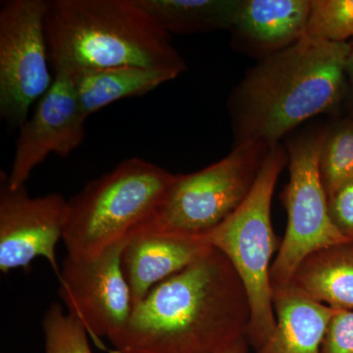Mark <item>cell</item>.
Masks as SVG:
<instances>
[{"mask_svg":"<svg viewBox=\"0 0 353 353\" xmlns=\"http://www.w3.org/2000/svg\"><path fill=\"white\" fill-rule=\"evenodd\" d=\"M212 248L201 238L134 230L121 257L134 307L158 284L187 268Z\"/></svg>","mask_w":353,"mask_h":353,"instance_id":"obj_13","label":"cell"},{"mask_svg":"<svg viewBox=\"0 0 353 353\" xmlns=\"http://www.w3.org/2000/svg\"><path fill=\"white\" fill-rule=\"evenodd\" d=\"M41 326L46 353H92L88 333L76 318L53 303L44 312Z\"/></svg>","mask_w":353,"mask_h":353,"instance_id":"obj_19","label":"cell"},{"mask_svg":"<svg viewBox=\"0 0 353 353\" xmlns=\"http://www.w3.org/2000/svg\"><path fill=\"white\" fill-rule=\"evenodd\" d=\"M326 129H311L290 139L287 146L290 181L282 199L287 230L271 267V285H290L297 267L311 253L350 243L334 225L319 171Z\"/></svg>","mask_w":353,"mask_h":353,"instance_id":"obj_7","label":"cell"},{"mask_svg":"<svg viewBox=\"0 0 353 353\" xmlns=\"http://www.w3.org/2000/svg\"><path fill=\"white\" fill-rule=\"evenodd\" d=\"M126 240L116 243L94 259L66 255L58 276V294L68 309L87 330L94 345L108 350V341L126 328L134 304L123 271L121 257Z\"/></svg>","mask_w":353,"mask_h":353,"instance_id":"obj_9","label":"cell"},{"mask_svg":"<svg viewBox=\"0 0 353 353\" xmlns=\"http://www.w3.org/2000/svg\"><path fill=\"white\" fill-rule=\"evenodd\" d=\"M321 353H353V311H336L325 334Z\"/></svg>","mask_w":353,"mask_h":353,"instance_id":"obj_21","label":"cell"},{"mask_svg":"<svg viewBox=\"0 0 353 353\" xmlns=\"http://www.w3.org/2000/svg\"><path fill=\"white\" fill-rule=\"evenodd\" d=\"M248 345H250L246 340V336H243L216 353H248Z\"/></svg>","mask_w":353,"mask_h":353,"instance_id":"obj_23","label":"cell"},{"mask_svg":"<svg viewBox=\"0 0 353 353\" xmlns=\"http://www.w3.org/2000/svg\"><path fill=\"white\" fill-rule=\"evenodd\" d=\"M329 208L334 225L353 241V179L330 199Z\"/></svg>","mask_w":353,"mask_h":353,"instance_id":"obj_22","label":"cell"},{"mask_svg":"<svg viewBox=\"0 0 353 353\" xmlns=\"http://www.w3.org/2000/svg\"><path fill=\"white\" fill-rule=\"evenodd\" d=\"M276 324L255 353H321L334 309L308 299L292 285L272 287Z\"/></svg>","mask_w":353,"mask_h":353,"instance_id":"obj_14","label":"cell"},{"mask_svg":"<svg viewBox=\"0 0 353 353\" xmlns=\"http://www.w3.org/2000/svg\"><path fill=\"white\" fill-rule=\"evenodd\" d=\"M320 176L328 201L353 179V122L327 130L319 157Z\"/></svg>","mask_w":353,"mask_h":353,"instance_id":"obj_18","label":"cell"},{"mask_svg":"<svg viewBox=\"0 0 353 353\" xmlns=\"http://www.w3.org/2000/svg\"><path fill=\"white\" fill-rule=\"evenodd\" d=\"M250 307L229 259L211 248L160 283L111 339L127 353H216L246 336Z\"/></svg>","mask_w":353,"mask_h":353,"instance_id":"obj_1","label":"cell"},{"mask_svg":"<svg viewBox=\"0 0 353 353\" xmlns=\"http://www.w3.org/2000/svg\"><path fill=\"white\" fill-rule=\"evenodd\" d=\"M311 0H240L230 32L236 50L259 61L306 37Z\"/></svg>","mask_w":353,"mask_h":353,"instance_id":"obj_12","label":"cell"},{"mask_svg":"<svg viewBox=\"0 0 353 353\" xmlns=\"http://www.w3.org/2000/svg\"><path fill=\"white\" fill-rule=\"evenodd\" d=\"M46 34L54 72L120 66L180 76L185 59L136 0L46 1Z\"/></svg>","mask_w":353,"mask_h":353,"instance_id":"obj_3","label":"cell"},{"mask_svg":"<svg viewBox=\"0 0 353 353\" xmlns=\"http://www.w3.org/2000/svg\"><path fill=\"white\" fill-rule=\"evenodd\" d=\"M306 37L332 43L353 39V0H311Z\"/></svg>","mask_w":353,"mask_h":353,"instance_id":"obj_20","label":"cell"},{"mask_svg":"<svg viewBox=\"0 0 353 353\" xmlns=\"http://www.w3.org/2000/svg\"><path fill=\"white\" fill-rule=\"evenodd\" d=\"M290 285L316 303L353 311V241L309 254L297 267Z\"/></svg>","mask_w":353,"mask_h":353,"instance_id":"obj_16","label":"cell"},{"mask_svg":"<svg viewBox=\"0 0 353 353\" xmlns=\"http://www.w3.org/2000/svg\"><path fill=\"white\" fill-rule=\"evenodd\" d=\"M288 163L287 150L280 143L272 145L245 201L203 238L229 259L243 282L250 307L246 340L255 350L275 328L270 274L280 243L272 226L271 204L279 176Z\"/></svg>","mask_w":353,"mask_h":353,"instance_id":"obj_5","label":"cell"},{"mask_svg":"<svg viewBox=\"0 0 353 353\" xmlns=\"http://www.w3.org/2000/svg\"><path fill=\"white\" fill-rule=\"evenodd\" d=\"M67 74L87 118L113 102L148 94L178 77L168 71L136 66L80 70Z\"/></svg>","mask_w":353,"mask_h":353,"instance_id":"obj_15","label":"cell"},{"mask_svg":"<svg viewBox=\"0 0 353 353\" xmlns=\"http://www.w3.org/2000/svg\"><path fill=\"white\" fill-rule=\"evenodd\" d=\"M350 43L304 37L248 70L228 102L234 146H272L343 99Z\"/></svg>","mask_w":353,"mask_h":353,"instance_id":"obj_2","label":"cell"},{"mask_svg":"<svg viewBox=\"0 0 353 353\" xmlns=\"http://www.w3.org/2000/svg\"><path fill=\"white\" fill-rule=\"evenodd\" d=\"M345 76L348 79L353 94V39L352 43H350V54H348L347 68H345Z\"/></svg>","mask_w":353,"mask_h":353,"instance_id":"obj_24","label":"cell"},{"mask_svg":"<svg viewBox=\"0 0 353 353\" xmlns=\"http://www.w3.org/2000/svg\"><path fill=\"white\" fill-rule=\"evenodd\" d=\"M167 34H194L228 30L240 0H136Z\"/></svg>","mask_w":353,"mask_h":353,"instance_id":"obj_17","label":"cell"},{"mask_svg":"<svg viewBox=\"0 0 353 353\" xmlns=\"http://www.w3.org/2000/svg\"><path fill=\"white\" fill-rule=\"evenodd\" d=\"M270 148L259 141L241 143L201 171L175 175L152 217L137 229L203 239L245 201Z\"/></svg>","mask_w":353,"mask_h":353,"instance_id":"obj_6","label":"cell"},{"mask_svg":"<svg viewBox=\"0 0 353 353\" xmlns=\"http://www.w3.org/2000/svg\"><path fill=\"white\" fill-rule=\"evenodd\" d=\"M175 175L138 157L90 181L68 201L63 241L67 255L94 259L126 240L150 217Z\"/></svg>","mask_w":353,"mask_h":353,"instance_id":"obj_4","label":"cell"},{"mask_svg":"<svg viewBox=\"0 0 353 353\" xmlns=\"http://www.w3.org/2000/svg\"><path fill=\"white\" fill-rule=\"evenodd\" d=\"M110 353H127V352H118V350H111Z\"/></svg>","mask_w":353,"mask_h":353,"instance_id":"obj_25","label":"cell"},{"mask_svg":"<svg viewBox=\"0 0 353 353\" xmlns=\"http://www.w3.org/2000/svg\"><path fill=\"white\" fill-rule=\"evenodd\" d=\"M50 90L37 104L32 117L19 128L15 155L7 182L12 189L26 185L32 170L50 154L67 157L85 137V117L71 79L54 72Z\"/></svg>","mask_w":353,"mask_h":353,"instance_id":"obj_11","label":"cell"},{"mask_svg":"<svg viewBox=\"0 0 353 353\" xmlns=\"http://www.w3.org/2000/svg\"><path fill=\"white\" fill-rule=\"evenodd\" d=\"M46 0H9L0 10V116L20 128L53 80L46 34Z\"/></svg>","mask_w":353,"mask_h":353,"instance_id":"obj_8","label":"cell"},{"mask_svg":"<svg viewBox=\"0 0 353 353\" xmlns=\"http://www.w3.org/2000/svg\"><path fill=\"white\" fill-rule=\"evenodd\" d=\"M68 201L59 194L32 197L26 185L12 189L0 173V271L28 268L32 260H48L55 275L58 241L63 240Z\"/></svg>","mask_w":353,"mask_h":353,"instance_id":"obj_10","label":"cell"}]
</instances>
